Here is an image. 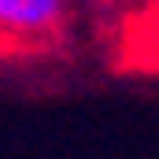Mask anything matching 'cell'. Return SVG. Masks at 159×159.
I'll use <instances>...</instances> for the list:
<instances>
[{
  "label": "cell",
  "mask_w": 159,
  "mask_h": 159,
  "mask_svg": "<svg viewBox=\"0 0 159 159\" xmlns=\"http://www.w3.org/2000/svg\"><path fill=\"white\" fill-rule=\"evenodd\" d=\"M67 26V0H0V44H48Z\"/></svg>",
  "instance_id": "obj_1"
}]
</instances>
